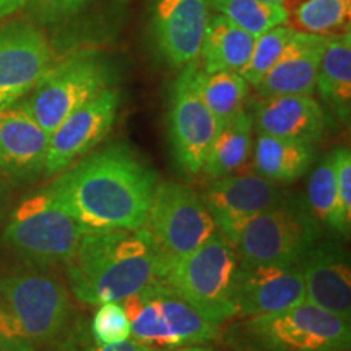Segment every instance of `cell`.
I'll use <instances>...</instances> for the list:
<instances>
[{
  "mask_svg": "<svg viewBox=\"0 0 351 351\" xmlns=\"http://www.w3.org/2000/svg\"><path fill=\"white\" fill-rule=\"evenodd\" d=\"M158 176L129 145L116 142L75 161L44 189L86 232L145 225Z\"/></svg>",
  "mask_w": 351,
  "mask_h": 351,
  "instance_id": "6da1fadb",
  "label": "cell"
},
{
  "mask_svg": "<svg viewBox=\"0 0 351 351\" xmlns=\"http://www.w3.org/2000/svg\"><path fill=\"white\" fill-rule=\"evenodd\" d=\"M169 258L145 228L85 232L67 263L69 287L88 306L124 301L163 280Z\"/></svg>",
  "mask_w": 351,
  "mask_h": 351,
  "instance_id": "7a4b0ae2",
  "label": "cell"
},
{
  "mask_svg": "<svg viewBox=\"0 0 351 351\" xmlns=\"http://www.w3.org/2000/svg\"><path fill=\"white\" fill-rule=\"evenodd\" d=\"M236 351H346L350 322L309 301L280 313L244 317L228 328Z\"/></svg>",
  "mask_w": 351,
  "mask_h": 351,
  "instance_id": "3957f363",
  "label": "cell"
},
{
  "mask_svg": "<svg viewBox=\"0 0 351 351\" xmlns=\"http://www.w3.org/2000/svg\"><path fill=\"white\" fill-rule=\"evenodd\" d=\"M238 265L234 245L218 230L195 251L169 258L163 282L213 327L238 317L231 301L232 276Z\"/></svg>",
  "mask_w": 351,
  "mask_h": 351,
  "instance_id": "277c9868",
  "label": "cell"
},
{
  "mask_svg": "<svg viewBox=\"0 0 351 351\" xmlns=\"http://www.w3.org/2000/svg\"><path fill=\"white\" fill-rule=\"evenodd\" d=\"M322 225L300 195H288L249 219L234 249L241 262L262 265H298L320 241Z\"/></svg>",
  "mask_w": 351,
  "mask_h": 351,
  "instance_id": "5b68a950",
  "label": "cell"
},
{
  "mask_svg": "<svg viewBox=\"0 0 351 351\" xmlns=\"http://www.w3.org/2000/svg\"><path fill=\"white\" fill-rule=\"evenodd\" d=\"M121 302L130 322V339L140 345L176 350L218 337V328L163 280H155Z\"/></svg>",
  "mask_w": 351,
  "mask_h": 351,
  "instance_id": "8992f818",
  "label": "cell"
},
{
  "mask_svg": "<svg viewBox=\"0 0 351 351\" xmlns=\"http://www.w3.org/2000/svg\"><path fill=\"white\" fill-rule=\"evenodd\" d=\"M85 230L43 191L21 202L8 219L2 241L7 249L36 267L67 263Z\"/></svg>",
  "mask_w": 351,
  "mask_h": 351,
  "instance_id": "52a82bcc",
  "label": "cell"
},
{
  "mask_svg": "<svg viewBox=\"0 0 351 351\" xmlns=\"http://www.w3.org/2000/svg\"><path fill=\"white\" fill-rule=\"evenodd\" d=\"M112 85V70L99 54L77 52L54 64L20 101L47 134L78 108Z\"/></svg>",
  "mask_w": 351,
  "mask_h": 351,
  "instance_id": "ba28073f",
  "label": "cell"
},
{
  "mask_svg": "<svg viewBox=\"0 0 351 351\" xmlns=\"http://www.w3.org/2000/svg\"><path fill=\"white\" fill-rule=\"evenodd\" d=\"M0 307L34 348L59 339L72 315L64 285L39 270L0 276Z\"/></svg>",
  "mask_w": 351,
  "mask_h": 351,
  "instance_id": "9c48e42d",
  "label": "cell"
},
{
  "mask_svg": "<svg viewBox=\"0 0 351 351\" xmlns=\"http://www.w3.org/2000/svg\"><path fill=\"white\" fill-rule=\"evenodd\" d=\"M143 228L168 258L187 256L217 231L200 195L176 181L156 182Z\"/></svg>",
  "mask_w": 351,
  "mask_h": 351,
  "instance_id": "30bf717a",
  "label": "cell"
},
{
  "mask_svg": "<svg viewBox=\"0 0 351 351\" xmlns=\"http://www.w3.org/2000/svg\"><path fill=\"white\" fill-rule=\"evenodd\" d=\"M197 62L189 64L176 78L171 90L168 129L173 156L186 178L202 173L218 122L195 88Z\"/></svg>",
  "mask_w": 351,
  "mask_h": 351,
  "instance_id": "8fae6325",
  "label": "cell"
},
{
  "mask_svg": "<svg viewBox=\"0 0 351 351\" xmlns=\"http://www.w3.org/2000/svg\"><path fill=\"white\" fill-rule=\"evenodd\" d=\"M54 65L46 33L33 20L0 26V109L19 103Z\"/></svg>",
  "mask_w": 351,
  "mask_h": 351,
  "instance_id": "7c38bea8",
  "label": "cell"
},
{
  "mask_svg": "<svg viewBox=\"0 0 351 351\" xmlns=\"http://www.w3.org/2000/svg\"><path fill=\"white\" fill-rule=\"evenodd\" d=\"M200 199L217 230L234 245L245 223L278 204L283 192L276 182L257 173H232L210 181Z\"/></svg>",
  "mask_w": 351,
  "mask_h": 351,
  "instance_id": "4fadbf2b",
  "label": "cell"
},
{
  "mask_svg": "<svg viewBox=\"0 0 351 351\" xmlns=\"http://www.w3.org/2000/svg\"><path fill=\"white\" fill-rule=\"evenodd\" d=\"M121 106V91L108 88L73 111L49 135L44 176H57L90 153L111 132Z\"/></svg>",
  "mask_w": 351,
  "mask_h": 351,
  "instance_id": "5bb4252c",
  "label": "cell"
},
{
  "mask_svg": "<svg viewBox=\"0 0 351 351\" xmlns=\"http://www.w3.org/2000/svg\"><path fill=\"white\" fill-rule=\"evenodd\" d=\"M231 301L238 317L280 313L306 301L298 265H262L238 262L232 276Z\"/></svg>",
  "mask_w": 351,
  "mask_h": 351,
  "instance_id": "9a60e30c",
  "label": "cell"
},
{
  "mask_svg": "<svg viewBox=\"0 0 351 351\" xmlns=\"http://www.w3.org/2000/svg\"><path fill=\"white\" fill-rule=\"evenodd\" d=\"M208 0H155L152 36L169 67L184 69L200 57L208 23Z\"/></svg>",
  "mask_w": 351,
  "mask_h": 351,
  "instance_id": "2e32d148",
  "label": "cell"
},
{
  "mask_svg": "<svg viewBox=\"0 0 351 351\" xmlns=\"http://www.w3.org/2000/svg\"><path fill=\"white\" fill-rule=\"evenodd\" d=\"M49 134L15 103L0 109V174L13 182L44 174Z\"/></svg>",
  "mask_w": 351,
  "mask_h": 351,
  "instance_id": "e0dca14e",
  "label": "cell"
},
{
  "mask_svg": "<svg viewBox=\"0 0 351 351\" xmlns=\"http://www.w3.org/2000/svg\"><path fill=\"white\" fill-rule=\"evenodd\" d=\"M298 267L304 280L306 300L350 322L351 271L345 249L335 241H317Z\"/></svg>",
  "mask_w": 351,
  "mask_h": 351,
  "instance_id": "ac0fdd59",
  "label": "cell"
},
{
  "mask_svg": "<svg viewBox=\"0 0 351 351\" xmlns=\"http://www.w3.org/2000/svg\"><path fill=\"white\" fill-rule=\"evenodd\" d=\"M258 134L315 143L327 130V116L313 95L265 96L251 112Z\"/></svg>",
  "mask_w": 351,
  "mask_h": 351,
  "instance_id": "d6986e66",
  "label": "cell"
},
{
  "mask_svg": "<svg viewBox=\"0 0 351 351\" xmlns=\"http://www.w3.org/2000/svg\"><path fill=\"white\" fill-rule=\"evenodd\" d=\"M326 34L296 32L269 73L256 86L261 98L278 95H314Z\"/></svg>",
  "mask_w": 351,
  "mask_h": 351,
  "instance_id": "ffe728a7",
  "label": "cell"
},
{
  "mask_svg": "<svg viewBox=\"0 0 351 351\" xmlns=\"http://www.w3.org/2000/svg\"><path fill=\"white\" fill-rule=\"evenodd\" d=\"M315 90L328 109L340 121H348L351 112V33L326 34L320 54Z\"/></svg>",
  "mask_w": 351,
  "mask_h": 351,
  "instance_id": "44dd1931",
  "label": "cell"
},
{
  "mask_svg": "<svg viewBox=\"0 0 351 351\" xmlns=\"http://www.w3.org/2000/svg\"><path fill=\"white\" fill-rule=\"evenodd\" d=\"M256 38L249 34L221 13L208 16L202 43L200 57H204L205 72L231 70L243 72L252 54Z\"/></svg>",
  "mask_w": 351,
  "mask_h": 351,
  "instance_id": "7402d4cb",
  "label": "cell"
},
{
  "mask_svg": "<svg viewBox=\"0 0 351 351\" xmlns=\"http://www.w3.org/2000/svg\"><path fill=\"white\" fill-rule=\"evenodd\" d=\"M254 153L256 173L274 182H295L313 165L314 143L258 134Z\"/></svg>",
  "mask_w": 351,
  "mask_h": 351,
  "instance_id": "603a6c76",
  "label": "cell"
},
{
  "mask_svg": "<svg viewBox=\"0 0 351 351\" xmlns=\"http://www.w3.org/2000/svg\"><path fill=\"white\" fill-rule=\"evenodd\" d=\"M254 148V122L251 112L243 109L234 119L215 135L202 173L208 181L238 173L244 168Z\"/></svg>",
  "mask_w": 351,
  "mask_h": 351,
  "instance_id": "cb8c5ba5",
  "label": "cell"
},
{
  "mask_svg": "<svg viewBox=\"0 0 351 351\" xmlns=\"http://www.w3.org/2000/svg\"><path fill=\"white\" fill-rule=\"evenodd\" d=\"M249 86L251 85L239 72H231V70L205 72L199 67L195 70L197 93L200 95L208 111L213 114L219 129L243 111L249 95Z\"/></svg>",
  "mask_w": 351,
  "mask_h": 351,
  "instance_id": "d4e9b609",
  "label": "cell"
},
{
  "mask_svg": "<svg viewBox=\"0 0 351 351\" xmlns=\"http://www.w3.org/2000/svg\"><path fill=\"white\" fill-rule=\"evenodd\" d=\"M208 3L254 38L288 23V10L283 3L265 0H208Z\"/></svg>",
  "mask_w": 351,
  "mask_h": 351,
  "instance_id": "484cf974",
  "label": "cell"
},
{
  "mask_svg": "<svg viewBox=\"0 0 351 351\" xmlns=\"http://www.w3.org/2000/svg\"><path fill=\"white\" fill-rule=\"evenodd\" d=\"M307 207L320 225L335 228L337 218V179L335 152L324 158L307 182Z\"/></svg>",
  "mask_w": 351,
  "mask_h": 351,
  "instance_id": "4316f807",
  "label": "cell"
},
{
  "mask_svg": "<svg viewBox=\"0 0 351 351\" xmlns=\"http://www.w3.org/2000/svg\"><path fill=\"white\" fill-rule=\"evenodd\" d=\"M296 29L289 28L287 25L276 26L269 32H265L261 36L256 38L254 43L252 54L249 57L247 64L241 72L244 80L251 86H257L258 83L267 73L270 72L271 67L278 62V59L287 49V46L295 36Z\"/></svg>",
  "mask_w": 351,
  "mask_h": 351,
  "instance_id": "83f0119b",
  "label": "cell"
},
{
  "mask_svg": "<svg viewBox=\"0 0 351 351\" xmlns=\"http://www.w3.org/2000/svg\"><path fill=\"white\" fill-rule=\"evenodd\" d=\"M351 0H304L295 12V21L302 33L327 34L348 25Z\"/></svg>",
  "mask_w": 351,
  "mask_h": 351,
  "instance_id": "f1b7e54d",
  "label": "cell"
},
{
  "mask_svg": "<svg viewBox=\"0 0 351 351\" xmlns=\"http://www.w3.org/2000/svg\"><path fill=\"white\" fill-rule=\"evenodd\" d=\"M91 339L99 345H114L130 340V322L121 301L99 304L90 326Z\"/></svg>",
  "mask_w": 351,
  "mask_h": 351,
  "instance_id": "f546056e",
  "label": "cell"
},
{
  "mask_svg": "<svg viewBox=\"0 0 351 351\" xmlns=\"http://www.w3.org/2000/svg\"><path fill=\"white\" fill-rule=\"evenodd\" d=\"M337 179V218L333 231L350 236L351 228V152L350 148L335 150Z\"/></svg>",
  "mask_w": 351,
  "mask_h": 351,
  "instance_id": "4dcf8cb0",
  "label": "cell"
},
{
  "mask_svg": "<svg viewBox=\"0 0 351 351\" xmlns=\"http://www.w3.org/2000/svg\"><path fill=\"white\" fill-rule=\"evenodd\" d=\"M88 0H28L25 10L34 23H57L75 15Z\"/></svg>",
  "mask_w": 351,
  "mask_h": 351,
  "instance_id": "1f68e13d",
  "label": "cell"
},
{
  "mask_svg": "<svg viewBox=\"0 0 351 351\" xmlns=\"http://www.w3.org/2000/svg\"><path fill=\"white\" fill-rule=\"evenodd\" d=\"M56 351H138V343L134 340H125L122 343L99 345L91 339V333L85 330V327H75V332L59 346Z\"/></svg>",
  "mask_w": 351,
  "mask_h": 351,
  "instance_id": "d6a6232c",
  "label": "cell"
},
{
  "mask_svg": "<svg viewBox=\"0 0 351 351\" xmlns=\"http://www.w3.org/2000/svg\"><path fill=\"white\" fill-rule=\"evenodd\" d=\"M28 0H0V23L12 16L13 13L25 8Z\"/></svg>",
  "mask_w": 351,
  "mask_h": 351,
  "instance_id": "836d02e7",
  "label": "cell"
},
{
  "mask_svg": "<svg viewBox=\"0 0 351 351\" xmlns=\"http://www.w3.org/2000/svg\"><path fill=\"white\" fill-rule=\"evenodd\" d=\"M173 351H212L208 348H200V346H184V348H176Z\"/></svg>",
  "mask_w": 351,
  "mask_h": 351,
  "instance_id": "e575fe53",
  "label": "cell"
},
{
  "mask_svg": "<svg viewBox=\"0 0 351 351\" xmlns=\"http://www.w3.org/2000/svg\"><path fill=\"white\" fill-rule=\"evenodd\" d=\"M138 351H160V350L153 348V346H147V345H140L138 343Z\"/></svg>",
  "mask_w": 351,
  "mask_h": 351,
  "instance_id": "d590c367",
  "label": "cell"
},
{
  "mask_svg": "<svg viewBox=\"0 0 351 351\" xmlns=\"http://www.w3.org/2000/svg\"><path fill=\"white\" fill-rule=\"evenodd\" d=\"M265 2H271V3H283L285 0H265Z\"/></svg>",
  "mask_w": 351,
  "mask_h": 351,
  "instance_id": "8d00e7d4",
  "label": "cell"
}]
</instances>
